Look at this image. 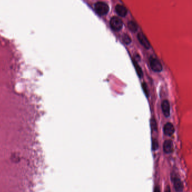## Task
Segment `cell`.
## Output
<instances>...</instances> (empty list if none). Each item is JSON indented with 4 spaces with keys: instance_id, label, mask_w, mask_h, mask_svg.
I'll return each instance as SVG.
<instances>
[{
    "instance_id": "6da1fadb",
    "label": "cell",
    "mask_w": 192,
    "mask_h": 192,
    "mask_svg": "<svg viewBox=\"0 0 192 192\" xmlns=\"http://www.w3.org/2000/svg\"><path fill=\"white\" fill-rule=\"evenodd\" d=\"M95 10L97 14L101 16L106 15L109 12V7L104 2H97L95 5Z\"/></svg>"
},
{
    "instance_id": "7a4b0ae2",
    "label": "cell",
    "mask_w": 192,
    "mask_h": 192,
    "mask_svg": "<svg viewBox=\"0 0 192 192\" xmlns=\"http://www.w3.org/2000/svg\"><path fill=\"white\" fill-rule=\"evenodd\" d=\"M110 25L113 30L120 31L123 27V21L121 19L117 16H113L110 20Z\"/></svg>"
},
{
    "instance_id": "3957f363",
    "label": "cell",
    "mask_w": 192,
    "mask_h": 192,
    "mask_svg": "<svg viewBox=\"0 0 192 192\" xmlns=\"http://www.w3.org/2000/svg\"><path fill=\"white\" fill-rule=\"evenodd\" d=\"M150 65L152 69L156 72H160L162 70V66L160 62L156 58L150 56L149 59Z\"/></svg>"
},
{
    "instance_id": "277c9868",
    "label": "cell",
    "mask_w": 192,
    "mask_h": 192,
    "mask_svg": "<svg viewBox=\"0 0 192 192\" xmlns=\"http://www.w3.org/2000/svg\"><path fill=\"white\" fill-rule=\"evenodd\" d=\"M171 179L176 192H182L183 190V185L180 179L175 174H173V175L171 177Z\"/></svg>"
},
{
    "instance_id": "5b68a950",
    "label": "cell",
    "mask_w": 192,
    "mask_h": 192,
    "mask_svg": "<svg viewBox=\"0 0 192 192\" xmlns=\"http://www.w3.org/2000/svg\"><path fill=\"white\" fill-rule=\"evenodd\" d=\"M138 38L140 42V43L144 46V48L146 49H149L150 48V43L144 36V34L142 32H140L138 34Z\"/></svg>"
},
{
    "instance_id": "8992f818",
    "label": "cell",
    "mask_w": 192,
    "mask_h": 192,
    "mask_svg": "<svg viewBox=\"0 0 192 192\" xmlns=\"http://www.w3.org/2000/svg\"><path fill=\"white\" fill-rule=\"evenodd\" d=\"M162 109L165 117H169L170 114V105L168 100H165L162 103Z\"/></svg>"
},
{
    "instance_id": "52a82bcc",
    "label": "cell",
    "mask_w": 192,
    "mask_h": 192,
    "mask_svg": "<svg viewBox=\"0 0 192 192\" xmlns=\"http://www.w3.org/2000/svg\"><path fill=\"white\" fill-rule=\"evenodd\" d=\"M164 134L167 136H171L175 132V128L171 123H167L163 128Z\"/></svg>"
},
{
    "instance_id": "ba28073f",
    "label": "cell",
    "mask_w": 192,
    "mask_h": 192,
    "mask_svg": "<svg viewBox=\"0 0 192 192\" xmlns=\"http://www.w3.org/2000/svg\"><path fill=\"white\" fill-rule=\"evenodd\" d=\"M163 150L164 153L169 154L173 151V143L171 140H166L163 143Z\"/></svg>"
},
{
    "instance_id": "9c48e42d",
    "label": "cell",
    "mask_w": 192,
    "mask_h": 192,
    "mask_svg": "<svg viewBox=\"0 0 192 192\" xmlns=\"http://www.w3.org/2000/svg\"><path fill=\"white\" fill-rule=\"evenodd\" d=\"M115 11L119 16L122 17L126 16L128 13V10L126 7L119 4L115 6Z\"/></svg>"
},
{
    "instance_id": "30bf717a",
    "label": "cell",
    "mask_w": 192,
    "mask_h": 192,
    "mask_svg": "<svg viewBox=\"0 0 192 192\" xmlns=\"http://www.w3.org/2000/svg\"><path fill=\"white\" fill-rule=\"evenodd\" d=\"M128 27L129 30L132 32H136L138 31V27L136 23L133 21H130L128 23Z\"/></svg>"
},
{
    "instance_id": "8fae6325",
    "label": "cell",
    "mask_w": 192,
    "mask_h": 192,
    "mask_svg": "<svg viewBox=\"0 0 192 192\" xmlns=\"http://www.w3.org/2000/svg\"><path fill=\"white\" fill-rule=\"evenodd\" d=\"M133 63H134V65L135 67L136 70L137 72L138 75L139 76L140 78H142L143 76V72H142V70L141 68L140 67V66L138 64H137V63L135 60H133Z\"/></svg>"
},
{
    "instance_id": "7c38bea8",
    "label": "cell",
    "mask_w": 192,
    "mask_h": 192,
    "mask_svg": "<svg viewBox=\"0 0 192 192\" xmlns=\"http://www.w3.org/2000/svg\"><path fill=\"white\" fill-rule=\"evenodd\" d=\"M122 41L124 44H126V45H128L131 43V39L130 37V36H128V34H124L122 35Z\"/></svg>"
},
{
    "instance_id": "4fadbf2b",
    "label": "cell",
    "mask_w": 192,
    "mask_h": 192,
    "mask_svg": "<svg viewBox=\"0 0 192 192\" xmlns=\"http://www.w3.org/2000/svg\"><path fill=\"white\" fill-rule=\"evenodd\" d=\"M158 148V143L157 140L155 139L152 140V149L153 150H156Z\"/></svg>"
},
{
    "instance_id": "5bb4252c",
    "label": "cell",
    "mask_w": 192,
    "mask_h": 192,
    "mask_svg": "<svg viewBox=\"0 0 192 192\" xmlns=\"http://www.w3.org/2000/svg\"><path fill=\"white\" fill-rule=\"evenodd\" d=\"M142 87H143V90H144V92H145L146 95L148 96L149 93H148V89H147V86H146V85L145 83H143L142 84Z\"/></svg>"
},
{
    "instance_id": "9a60e30c",
    "label": "cell",
    "mask_w": 192,
    "mask_h": 192,
    "mask_svg": "<svg viewBox=\"0 0 192 192\" xmlns=\"http://www.w3.org/2000/svg\"><path fill=\"white\" fill-rule=\"evenodd\" d=\"M154 192H160V188L158 186H157V187H155L154 190Z\"/></svg>"
},
{
    "instance_id": "2e32d148",
    "label": "cell",
    "mask_w": 192,
    "mask_h": 192,
    "mask_svg": "<svg viewBox=\"0 0 192 192\" xmlns=\"http://www.w3.org/2000/svg\"><path fill=\"white\" fill-rule=\"evenodd\" d=\"M164 192H171V190H170V188L169 187V185H167L165 189Z\"/></svg>"
}]
</instances>
